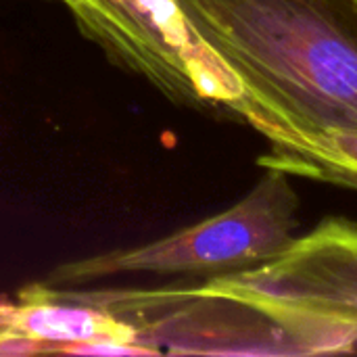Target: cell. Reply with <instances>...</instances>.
I'll use <instances>...</instances> for the list:
<instances>
[{
	"label": "cell",
	"mask_w": 357,
	"mask_h": 357,
	"mask_svg": "<svg viewBox=\"0 0 357 357\" xmlns=\"http://www.w3.org/2000/svg\"><path fill=\"white\" fill-rule=\"evenodd\" d=\"M79 33L178 107L243 121V88L174 0H61Z\"/></svg>",
	"instance_id": "cell-3"
},
{
	"label": "cell",
	"mask_w": 357,
	"mask_h": 357,
	"mask_svg": "<svg viewBox=\"0 0 357 357\" xmlns=\"http://www.w3.org/2000/svg\"><path fill=\"white\" fill-rule=\"evenodd\" d=\"M61 293L119 318L157 356H320L318 345L289 322L201 284Z\"/></svg>",
	"instance_id": "cell-5"
},
{
	"label": "cell",
	"mask_w": 357,
	"mask_h": 357,
	"mask_svg": "<svg viewBox=\"0 0 357 357\" xmlns=\"http://www.w3.org/2000/svg\"><path fill=\"white\" fill-rule=\"evenodd\" d=\"M38 354H52V349L36 339H29L19 333L0 331V357L38 356Z\"/></svg>",
	"instance_id": "cell-9"
},
{
	"label": "cell",
	"mask_w": 357,
	"mask_h": 357,
	"mask_svg": "<svg viewBox=\"0 0 357 357\" xmlns=\"http://www.w3.org/2000/svg\"><path fill=\"white\" fill-rule=\"evenodd\" d=\"M268 153L257 159L264 169L357 190V128H291L259 123Z\"/></svg>",
	"instance_id": "cell-7"
},
{
	"label": "cell",
	"mask_w": 357,
	"mask_h": 357,
	"mask_svg": "<svg viewBox=\"0 0 357 357\" xmlns=\"http://www.w3.org/2000/svg\"><path fill=\"white\" fill-rule=\"evenodd\" d=\"M63 354H77V356H157L153 349L136 345V343H126V341H113V339H100V341H90L82 345L67 347Z\"/></svg>",
	"instance_id": "cell-8"
},
{
	"label": "cell",
	"mask_w": 357,
	"mask_h": 357,
	"mask_svg": "<svg viewBox=\"0 0 357 357\" xmlns=\"http://www.w3.org/2000/svg\"><path fill=\"white\" fill-rule=\"evenodd\" d=\"M0 331L42 341L52 354L100 339L140 345L136 333L119 318L75 301L44 282L21 289L15 301L0 299Z\"/></svg>",
	"instance_id": "cell-6"
},
{
	"label": "cell",
	"mask_w": 357,
	"mask_h": 357,
	"mask_svg": "<svg viewBox=\"0 0 357 357\" xmlns=\"http://www.w3.org/2000/svg\"><path fill=\"white\" fill-rule=\"evenodd\" d=\"M251 128H357V0H174Z\"/></svg>",
	"instance_id": "cell-1"
},
{
	"label": "cell",
	"mask_w": 357,
	"mask_h": 357,
	"mask_svg": "<svg viewBox=\"0 0 357 357\" xmlns=\"http://www.w3.org/2000/svg\"><path fill=\"white\" fill-rule=\"evenodd\" d=\"M299 230V197L291 176L266 169L232 207L163 238L67 261L48 272V287H79L123 274L218 278L276 257Z\"/></svg>",
	"instance_id": "cell-2"
},
{
	"label": "cell",
	"mask_w": 357,
	"mask_h": 357,
	"mask_svg": "<svg viewBox=\"0 0 357 357\" xmlns=\"http://www.w3.org/2000/svg\"><path fill=\"white\" fill-rule=\"evenodd\" d=\"M305 333L320 356L357 354V222L322 220L261 266L201 282Z\"/></svg>",
	"instance_id": "cell-4"
}]
</instances>
